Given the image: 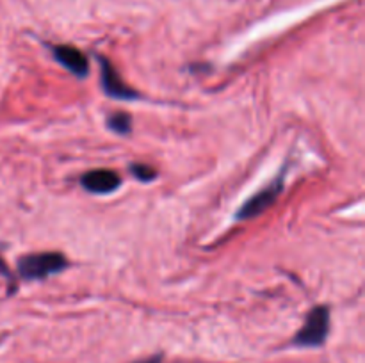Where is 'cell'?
Returning <instances> with one entry per match:
<instances>
[{
  "label": "cell",
  "mask_w": 365,
  "mask_h": 363,
  "mask_svg": "<svg viewBox=\"0 0 365 363\" xmlns=\"http://www.w3.org/2000/svg\"><path fill=\"white\" fill-rule=\"evenodd\" d=\"M68 267V258L59 251H43L31 253L18 258L16 269L18 274L25 281L46 280L48 276L63 273Z\"/></svg>",
  "instance_id": "6da1fadb"
},
{
  "label": "cell",
  "mask_w": 365,
  "mask_h": 363,
  "mask_svg": "<svg viewBox=\"0 0 365 363\" xmlns=\"http://www.w3.org/2000/svg\"><path fill=\"white\" fill-rule=\"evenodd\" d=\"M330 333V308L324 305L316 306L309 312L305 322L292 338L296 347H321Z\"/></svg>",
  "instance_id": "7a4b0ae2"
},
{
  "label": "cell",
  "mask_w": 365,
  "mask_h": 363,
  "mask_svg": "<svg viewBox=\"0 0 365 363\" xmlns=\"http://www.w3.org/2000/svg\"><path fill=\"white\" fill-rule=\"evenodd\" d=\"M284 182H285V171L280 174V177L274 178L267 187L260 189V191L255 192L252 198L246 199V201L241 205V209L237 210V214H235V219L237 221L255 219V217H259L260 214L266 212L269 206H273L274 203H277L278 196H280V192L284 191Z\"/></svg>",
  "instance_id": "3957f363"
},
{
  "label": "cell",
  "mask_w": 365,
  "mask_h": 363,
  "mask_svg": "<svg viewBox=\"0 0 365 363\" xmlns=\"http://www.w3.org/2000/svg\"><path fill=\"white\" fill-rule=\"evenodd\" d=\"M100 63V80H102V89L107 96L116 100H138L139 93L127 84L118 73L114 64L107 57L98 56Z\"/></svg>",
  "instance_id": "277c9868"
},
{
  "label": "cell",
  "mask_w": 365,
  "mask_h": 363,
  "mask_svg": "<svg viewBox=\"0 0 365 363\" xmlns=\"http://www.w3.org/2000/svg\"><path fill=\"white\" fill-rule=\"evenodd\" d=\"M81 185L91 194H110L121 187V178L116 171L91 169L82 174Z\"/></svg>",
  "instance_id": "5b68a950"
},
{
  "label": "cell",
  "mask_w": 365,
  "mask_h": 363,
  "mask_svg": "<svg viewBox=\"0 0 365 363\" xmlns=\"http://www.w3.org/2000/svg\"><path fill=\"white\" fill-rule=\"evenodd\" d=\"M52 53L61 66L66 68L75 77L86 78L89 73V60L84 53L71 45H53Z\"/></svg>",
  "instance_id": "8992f818"
},
{
  "label": "cell",
  "mask_w": 365,
  "mask_h": 363,
  "mask_svg": "<svg viewBox=\"0 0 365 363\" xmlns=\"http://www.w3.org/2000/svg\"><path fill=\"white\" fill-rule=\"evenodd\" d=\"M107 127L118 135H128L132 132V117L130 114L123 112V110H116V112L107 116Z\"/></svg>",
  "instance_id": "52a82bcc"
},
{
  "label": "cell",
  "mask_w": 365,
  "mask_h": 363,
  "mask_svg": "<svg viewBox=\"0 0 365 363\" xmlns=\"http://www.w3.org/2000/svg\"><path fill=\"white\" fill-rule=\"evenodd\" d=\"M130 173L134 174L138 180L145 182V184H148V182L157 178V171L153 169L152 166H146V164H130Z\"/></svg>",
  "instance_id": "ba28073f"
},
{
  "label": "cell",
  "mask_w": 365,
  "mask_h": 363,
  "mask_svg": "<svg viewBox=\"0 0 365 363\" xmlns=\"http://www.w3.org/2000/svg\"><path fill=\"white\" fill-rule=\"evenodd\" d=\"M135 363H163V356H160V354L150 356V358L141 359V362H135Z\"/></svg>",
  "instance_id": "9c48e42d"
},
{
  "label": "cell",
  "mask_w": 365,
  "mask_h": 363,
  "mask_svg": "<svg viewBox=\"0 0 365 363\" xmlns=\"http://www.w3.org/2000/svg\"><path fill=\"white\" fill-rule=\"evenodd\" d=\"M0 276H9V267L4 262L2 256H0Z\"/></svg>",
  "instance_id": "30bf717a"
}]
</instances>
